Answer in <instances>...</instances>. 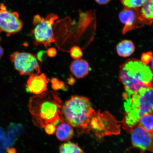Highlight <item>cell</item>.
<instances>
[{
	"mask_svg": "<svg viewBox=\"0 0 153 153\" xmlns=\"http://www.w3.org/2000/svg\"><path fill=\"white\" fill-rule=\"evenodd\" d=\"M7 153H16V149L14 148H7Z\"/></svg>",
	"mask_w": 153,
	"mask_h": 153,
	"instance_id": "cell-27",
	"label": "cell"
},
{
	"mask_svg": "<svg viewBox=\"0 0 153 153\" xmlns=\"http://www.w3.org/2000/svg\"><path fill=\"white\" fill-rule=\"evenodd\" d=\"M62 105V99L54 91L30 97L28 108L34 126L42 128L48 124L55 126L64 122L61 112Z\"/></svg>",
	"mask_w": 153,
	"mask_h": 153,
	"instance_id": "cell-1",
	"label": "cell"
},
{
	"mask_svg": "<svg viewBox=\"0 0 153 153\" xmlns=\"http://www.w3.org/2000/svg\"><path fill=\"white\" fill-rule=\"evenodd\" d=\"M152 52L143 53L141 56V62L146 65L152 62Z\"/></svg>",
	"mask_w": 153,
	"mask_h": 153,
	"instance_id": "cell-21",
	"label": "cell"
},
{
	"mask_svg": "<svg viewBox=\"0 0 153 153\" xmlns=\"http://www.w3.org/2000/svg\"><path fill=\"white\" fill-rule=\"evenodd\" d=\"M65 121L75 128L79 135L89 131V124L95 111L87 97L73 96L62 105Z\"/></svg>",
	"mask_w": 153,
	"mask_h": 153,
	"instance_id": "cell-3",
	"label": "cell"
},
{
	"mask_svg": "<svg viewBox=\"0 0 153 153\" xmlns=\"http://www.w3.org/2000/svg\"><path fill=\"white\" fill-rule=\"evenodd\" d=\"M51 87L53 91H57L62 89L64 91L68 89V87L62 81L56 78H53L51 80Z\"/></svg>",
	"mask_w": 153,
	"mask_h": 153,
	"instance_id": "cell-19",
	"label": "cell"
},
{
	"mask_svg": "<svg viewBox=\"0 0 153 153\" xmlns=\"http://www.w3.org/2000/svg\"><path fill=\"white\" fill-rule=\"evenodd\" d=\"M58 18L54 14H49L45 18H42L32 30L36 45H43L47 47L51 43L54 42L55 38L53 32V26L55 21Z\"/></svg>",
	"mask_w": 153,
	"mask_h": 153,
	"instance_id": "cell-7",
	"label": "cell"
},
{
	"mask_svg": "<svg viewBox=\"0 0 153 153\" xmlns=\"http://www.w3.org/2000/svg\"><path fill=\"white\" fill-rule=\"evenodd\" d=\"M119 78L125 87V93L128 95L143 88L152 87V69L136 59H130L122 65Z\"/></svg>",
	"mask_w": 153,
	"mask_h": 153,
	"instance_id": "cell-4",
	"label": "cell"
},
{
	"mask_svg": "<svg viewBox=\"0 0 153 153\" xmlns=\"http://www.w3.org/2000/svg\"><path fill=\"white\" fill-rule=\"evenodd\" d=\"M133 146L138 148L141 153L153 151V134L143 129L139 125L134 128L131 132Z\"/></svg>",
	"mask_w": 153,
	"mask_h": 153,
	"instance_id": "cell-9",
	"label": "cell"
},
{
	"mask_svg": "<svg viewBox=\"0 0 153 153\" xmlns=\"http://www.w3.org/2000/svg\"><path fill=\"white\" fill-rule=\"evenodd\" d=\"M9 59L21 75L41 73V63L35 55L17 51L10 55Z\"/></svg>",
	"mask_w": 153,
	"mask_h": 153,
	"instance_id": "cell-6",
	"label": "cell"
},
{
	"mask_svg": "<svg viewBox=\"0 0 153 153\" xmlns=\"http://www.w3.org/2000/svg\"><path fill=\"white\" fill-rule=\"evenodd\" d=\"M60 153H85L77 143L68 142L63 143L59 148Z\"/></svg>",
	"mask_w": 153,
	"mask_h": 153,
	"instance_id": "cell-16",
	"label": "cell"
},
{
	"mask_svg": "<svg viewBox=\"0 0 153 153\" xmlns=\"http://www.w3.org/2000/svg\"><path fill=\"white\" fill-rule=\"evenodd\" d=\"M74 80L73 78L71 77L68 79V83L70 85H72L74 84Z\"/></svg>",
	"mask_w": 153,
	"mask_h": 153,
	"instance_id": "cell-29",
	"label": "cell"
},
{
	"mask_svg": "<svg viewBox=\"0 0 153 153\" xmlns=\"http://www.w3.org/2000/svg\"><path fill=\"white\" fill-rule=\"evenodd\" d=\"M46 52H45V51H39V52L38 53L37 55H36V57H37L38 60L39 62H43L44 57H45L44 55L46 54Z\"/></svg>",
	"mask_w": 153,
	"mask_h": 153,
	"instance_id": "cell-24",
	"label": "cell"
},
{
	"mask_svg": "<svg viewBox=\"0 0 153 153\" xmlns=\"http://www.w3.org/2000/svg\"><path fill=\"white\" fill-rule=\"evenodd\" d=\"M152 114L144 115L140 119L138 125L143 129L153 134Z\"/></svg>",
	"mask_w": 153,
	"mask_h": 153,
	"instance_id": "cell-17",
	"label": "cell"
},
{
	"mask_svg": "<svg viewBox=\"0 0 153 153\" xmlns=\"http://www.w3.org/2000/svg\"><path fill=\"white\" fill-rule=\"evenodd\" d=\"M88 63L82 59H76L73 62L70 66L72 74L78 78H82L87 76L89 71Z\"/></svg>",
	"mask_w": 153,
	"mask_h": 153,
	"instance_id": "cell-12",
	"label": "cell"
},
{
	"mask_svg": "<svg viewBox=\"0 0 153 153\" xmlns=\"http://www.w3.org/2000/svg\"><path fill=\"white\" fill-rule=\"evenodd\" d=\"M46 53L49 57H53L56 56L57 51L56 49L53 48H49L47 50Z\"/></svg>",
	"mask_w": 153,
	"mask_h": 153,
	"instance_id": "cell-23",
	"label": "cell"
},
{
	"mask_svg": "<svg viewBox=\"0 0 153 153\" xmlns=\"http://www.w3.org/2000/svg\"><path fill=\"white\" fill-rule=\"evenodd\" d=\"M152 87L143 88L131 95L124 94L126 114L123 121V128L131 133L145 114H153Z\"/></svg>",
	"mask_w": 153,
	"mask_h": 153,
	"instance_id": "cell-2",
	"label": "cell"
},
{
	"mask_svg": "<svg viewBox=\"0 0 153 153\" xmlns=\"http://www.w3.org/2000/svg\"><path fill=\"white\" fill-rule=\"evenodd\" d=\"M23 26L18 13L7 10L4 4H0V33L4 32L9 36L21 31Z\"/></svg>",
	"mask_w": 153,
	"mask_h": 153,
	"instance_id": "cell-8",
	"label": "cell"
},
{
	"mask_svg": "<svg viewBox=\"0 0 153 153\" xmlns=\"http://www.w3.org/2000/svg\"><path fill=\"white\" fill-rule=\"evenodd\" d=\"M49 81L50 79L43 73L30 74L26 85L27 91L36 95L41 94L47 91V84Z\"/></svg>",
	"mask_w": 153,
	"mask_h": 153,
	"instance_id": "cell-11",
	"label": "cell"
},
{
	"mask_svg": "<svg viewBox=\"0 0 153 153\" xmlns=\"http://www.w3.org/2000/svg\"><path fill=\"white\" fill-rule=\"evenodd\" d=\"M4 51L0 45V59H1L3 56Z\"/></svg>",
	"mask_w": 153,
	"mask_h": 153,
	"instance_id": "cell-28",
	"label": "cell"
},
{
	"mask_svg": "<svg viewBox=\"0 0 153 153\" xmlns=\"http://www.w3.org/2000/svg\"><path fill=\"white\" fill-rule=\"evenodd\" d=\"M139 9L124 7L119 13L120 20L124 27L122 32L125 34L136 28L142 27L144 24L140 17Z\"/></svg>",
	"mask_w": 153,
	"mask_h": 153,
	"instance_id": "cell-10",
	"label": "cell"
},
{
	"mask_svg": "<svg viewBox=\"0 0 153 153\" xmlns=\"http://www.w3.org/2000/svg\"><path fill=\"white\" fill-rule=\"evenodd\" d=\"M0 153H3V152H0Z\"/></svg>",
	"mask_w": 153,
	"mask_h": 153,
	"instance_id": "cell-30",
	"label": "cell"
},
{
	"mask_svg": "<svg viewBox=\"0 0 153 153\" xmlns=\"http://www.w3.org/2000/svg\"><path fill=\"white\" fill-rule=\"evenodd\" d=\"M55 135L59 140L67 141L71 139L74 136V130L72 126L65 121L58 124L56 128Z\"/></svg>",
	"mask_w": 153,
	"mask_h": 153,
	"instance_id": "cell-13",
	"label": "cell"
},
{
	"mask_svg": "<svg viewBox=\"0 0 153 153\" xmlns=\"http://www.w3.org/2000/svg\"><path fill=\"white\" fill-rule=\"evenodd\" d=\"M44 128L46 133L50 135L53 134L56 131L55 126L51 123L47 124Z\"/></svg>",
	"mask_w": 153,
	"mask_h": 153,
	"instance_id": "cell-22",
	"label": "cell"
},
{
	"mask_svg": "<svg viewBox=\"0 0 153 153\" xmlns=\"http://www.w3.org/2000/svg\"><path fill=\"white\" fill-rule=\"evenodd\" d=\"M70 53L72 58L76 60L79 59L83 55L81 49L78 46L72 47L70 49Z\"/></svg>",
	"mask_w": 153,
	"mask_h": 153,
	"instance_id": "cell-20",
	"label": "cell"
},
{
	"mask_svg": "<svg viewBox=\"0 0 153 153\" xmlns=\"http://www.w3.org/2000/svg\"><path fill=\"white\" fill-rule=\"evenodd\" d=\"M116 50L120 56L125 57L131 56L134 52L135 47L131 40H124L118 43Z\"/></svg>",
	"mask_w": 153,
	"mask_h": 153,
	"instance_id": "cell-15",
	"label": "cell"
},
{
	"mask_svg": "<svg viewBox=\"0 0 153 153\" xmlns=\"http://www.w3.org/2000/svg\"><path fill=\"white\" fill-rule=\"evenodd\" d=\"M5 134L3 130L0 127V140L4 139V138Z\"/></svg>",
	"mask_w": 153,
	"mask_h": 153,
	"instance_id": "cell-26",
	"label": "cell"
},
{
	"mask_svg": "<svg viewBox=\"0 0 153 153\" xmlns=\"http://www.w3.org/2000/svg\"><path fill=\"white\" fill-rule=\"evenodd\" d=\"M97 3L101 5H105L108 4L111 0H95Z\"/></svg>",
	"mask_w": 153,
	"mask_h": 153,
	"instance_id": "cell-25",
	"label": "cell"
},
{
	"mask_svg": "<svg viewBox=\"0 0 153 153\" xmlns=\"http://www.w3.org/2000/svg\"><path fill=\"white\" fill-rule=\"evenodd\" d=\"M153 0H148L139 9L140 17L143 23L151 25L153 21Z\"/></svg>",
	"mask_w": 153,
	"mask_h": 153,
	"instance_id": "cell-14",
	"label": "cell"
},
{
	"mask_svg": "<svg viewBox=\"0 0 153 153\" xmlns=\"http://www.w3.org/2000/svg\"><path fill=\"white\" fill-rule=\"evenodd\" d=\"M89 125L90 131L92 130L97 137L117 134L120 132V125L113 117L108 113H95Z\"/></svg>",
	"mask_w": 153,
	"mask_h": 153,
	"instance_id": "cell-5",
	"label": "cell"
},
{
	"mask_svg": "<svg viewBox=\"0 0 153 153\" xmlns=\"http://www.w3.org/2000/svg\"><path fill=\"white\" fill-rule=\"evenodd\" d=\"M148 0H121L124 7L134 9L140 8Z\"/></svg>",
	"mask_w": 153,
	"mask_h": 153,
	"instance_id": "cell-18",
	"label": "cell"
}]
</instances>
